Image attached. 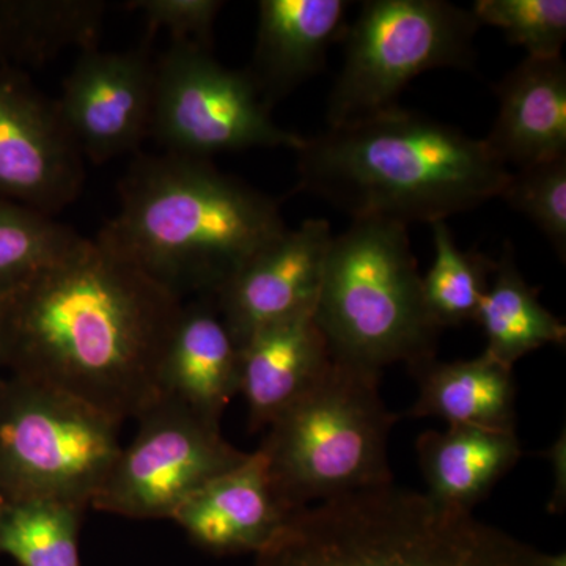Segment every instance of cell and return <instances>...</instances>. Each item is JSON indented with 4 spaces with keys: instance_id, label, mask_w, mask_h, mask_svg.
I'll list each match as a JSON object with an SVG mask.
<instances>
[{
    "instance_id": "obj_11",
    "label": "cell",
    "mask_w": 566,
    "mask_h": 566,
    "mask_svg": "<svg viewBox=\"0 0 566 566\" xmlns=\"http://www.w3.org/2000/svg\"><path fill=\"white\" fill-rule=\"evenodd\" d=\"M84 163L57 102L28 71L0 66V199L55 218L80 199Z\"/></svg>"
},
{
    "instance_id": "obj_10",
    "label": "cell",
    "mask_w": 566,
    "mask_h": 566,
    "mask_svg": "<svg viewBox=\"0 0 566 566\" xmlns=\"http://www.w3.org/2000/svg\"><path fill=\"white\" fill-rule=\"evenodd\" d=\"M136 420V436L122 447L93 510L132 520H172L191 495L249 455L223 439L221 423L169 397Z\"/></svg>"
},
{
    "instance_id": "obj_19",
    "label": "cell",
    "mask_w": 566,
    "mask_h": 566,
    "mask_svg": "<svg viewBox=\"0 0 566 566\" xmlns=\"http://www.w3.org/2000/svg\"><path fill=\"white\" fill-rule=\"evenodd\" d=\"M416 450L427 494L464 512H472L523 457L516 428L428 430L417 439Z\"/></svg>"
},
{
    "instance_id": "obj_14",
    "label": "cell",
    "mask_w": 566,
    "mask_h": 566,
    "mask_svg": "<svg viewBox=\"0 0 566 566\" xmlns=\"http://www.w3.org/2000/svg\"><path fill=\"white\" fill-rule=\"evenodd\" d=\"M292 515L275 494L266 461L256 449L191 495L172 521L205 553L256 556Z\"/></svg>"
},
{
    "instance_id": "obj_4",
    "label": "cell",
    "mask_w": 566,
    "mask_h": 566,
    "mask_svg": "<svg viewBox=\"0 0 566 566\" xmlns=\"http://www.w3.org/2000/svg\"><path fill=\"white\" fill-rule=\"evenodd\" d=\"M255 566H566V554L390 483L297 510Z\"/></svg>"
},
{
    "instance_id": "obj_29",
    "label": "cell",
    "mask_w": 566,
    "mask_h": 566,
    "mask_svg": "<svg viewBox=\"0 0 566 566\" xmlns=\"http://www.w3.org/2000/svg\"><path fill=\"white\" fill-rule=\"evenodd\" d=\"M554 472V490L551 495L549 512L564 513L566 504V434H558L556 442L543 453Z\"/></svg>"
},
{
    "instance_id": "obj_1",
    "label": "cell",
    "mask_w": 566,
    "mask_h": 566,
    "mask_svg": "<svg viewBox=\"0 0 566 566\" xmlns=\"http://www.w3.org/2000/svg\"><path fill=\"white\" fill-rule=\"evenodd\" d=\"M181 297L95 240L0 294V368L117 420L163 397Z\"/></svg>"
},
{
    "instance_id": "obj_3",
    "label": "cell",
    "mask_w": 566,
    "mask_h": 566,
    "mask_svg": "<svg viewBox=\"0 0 566 566\" xmlns=\"http://www.w3.org/2000/svg\"><path fill=\"white\" fill-rule=\"evenodd\" d=\"M120 208L96 243L181 297L214 296L285 232L281 207L211 159L137 155L118 182Z\"/></svg>"
},
{
    "instance_id": "obj_5",
    "label": "cell",
    "mask_w": 566,
    "mask_h": 566,
    "mask_svg": "<svg viewBox=\"0 0 566 566\" xmlns=\"http://www.w3.org/2000/svg\"><path fill=\"white\" fill-rule=\"evenodd\" d=\"M315 322L337 363L375 374L403 363L412 375L436 359L442 331L424 304L408 227L363 219L333 238Z\"/></svg>"
},
{
    "instance_id": "obj_16",
    "label": "cell",
    "mask_w": 566,
    "mask_h": 566,
    "mask_svg": "<svg viewBox=\"0 0 566 566\" xmlns=\"http://www.w3.org/2000/svg\"><path fill=\"white\" fill-rule=\"evenodd\" d=\"M240 352V394L248 405L251 431L270 427L289 411L333 363L315 308L263 327Z\"/></svg>"
},
{
    "instance_id": "obj_18",
    "label": "cell",
    "mask_w": 566,
    "mask_h": 566,
    "mask_svg": "<svg viewBox=\"0 0 566 566\" xmlns=\"http://www.w3.org/2000/svg\"><path fill=\"white\" fill-rule=\"evenodd\" d=\"M499 114L486 147L506 169L566 156L564 59H531L509 71L495 87Z\"/></svg>"
},
{
    "instance_id": "obj_15",
    "label": "cell",
    "mask_w": 566,
    "mask_h": 566,
    "mask_svg": "<svg viewBox=\"0 0 566 566\" xmlns=\"http://www.w3.org/2000/svg\"><path fill=\"white\" fill-rule=\"evenodd\" d=\"M352 2L262 0L248 73L268 109L323 71L327 51L344 39Z\"/></svg>"
},
{
    "instance_id": "obj_9",
    "label": "cell",
    "mask_w": 566,
    "mask_h": 566,
    "mask_svg": "<svg viewBox=\"0 0 566 566\" xmlns=\"http://www.w3.org/2000/svg\"><path fill=\"white\" fill-rule=\"evenodd\" d=\"M150 136L164 153L202 159L248 148L296 151L304 140L275 125L248 70L189 43H170L156 61Z\"/></svg>"
},
{
    "instance_id": "obj_6",
    "label": "cell",
    "mask_w": 566,
    "mask_h": 566,
    "mask_svg": "<svg viewBox=\"0 0 566 566\" xmlns=\"http://www.w3.org/2000/svg\"><path fill=\"white\" fill-rule=\"evenodd\" d=\"M381 374L333 359L318 385L270 424L259 447L290 513L390 485L387 442L400 416L379 394Z\"/></svg>"
},
{
    "instance_id": "obj_22",
    "label": "cell",
    "mask_w": 566,
    "mask_h": 566,
    "mask_svg": "<svg viewBox=\"0 0 566 566\" xmlns=\"http://www.w3.org/2000/svg\"><path fill=\"white\" fill-rule=\"evenodd\" d=\"M491 275L474 322L485 334L486 354L513 367L543 346L565 344V324L539 303L538 290L517 268L512 244H505Z\"/></svg>"
},
{
    "instance_id": "obj_25",
    "label": "cell",
    "mask_w": 566,
    "mask_h": 566,
    "mask_svg": "<svg viewBox=\"0 0 566 566\" xmlns=\"http://www.w3.org/2000/svg\"><path fill=\"white\" fill-rule=\"evenodd\" d=\"M84 240L43 212L0 199V294Z\"/></svg>"
},
{
    "instance_id": "obj_7",
    "label": "cell",
    "mask_w": 566,
    "mask_h": 566,
    "mask_svg": "<svg viewBox=\"0 0 566 566\" xmlns=\"http://www.w3.org/2000/svg\"><path fill=\"white\" fill-rule=\"evenodd\" d=\"M120 427L61 390L0 376V504L91 509L120 455Z\"/></svg>"
},
{
    "instance_id": "obj_24",
    "label": "cell",
    "mask_w": 566,
    "mask_h": 566,
    "mask_svg": "<svg viewBox=\"0 0 566 566\" xmlns=\"http://www.w3.org/2000/svg\"><path fill=\"white\" fill-rule=\"evenodd\" d=\"M434 260L422 277L424 304L439 329L475 322L494 262L476 251H461L446 221L431 223Z\"/></svg>"
},
{
    "instance_id": "obj_20",
    "label": "cell",
    "mask_w": 566,
    "mask_h": 566,
    "mask_svg": "<svg viewBox=\"0 0 566 566\" xmlns=\"http://www.w3.org/2000/svg\"><path fill=\"white\" fill-rule=\"evenodd\" d=\"M412 376L419 382V395L405 417H438L449 427H516L513 367L485 352L474 359L455 363L434 359Z\"/></svg>"
},
{
    "instance_id": "obj_12",
    "label": "cell",
    "mask_w": 566,
    "mask_h": 566,
    "mask_svg": "<svg viewBox=\"0 0 566 566\" xmlns=\"http://www.w3.org/2000/svg\"><path fill=\"white\" fill-rule=\"evenodd\" d=\"M136 50L80 52L57 102L77 148L93 164L132 155L150 136L156 61Z\"/></svg>"
},
{
    "instance_id": "obj_27",
    "label": "cell",
    "mask_w": 566,
    "mask_h": 566,
    "mask_svg": "<svg viewBox=\"0 0 566 566\" xmlns=\"http://www.w3.org/2000/svg\"><path fill=\"white\" fill-rule=\"evenodd\" d=\"M513 210L535 223L554 251L566 259V156L510 172L501 193Z\"/></svg>"
},
{
    "instance_id": "obj_28",
    "label": "cell",
    "mask_w": 566,
    "mask_h": 566,
    "mask_svg": "<svg viewBox=\"0 0 566 566\" xmlns=\"http://www.w3.org/2000/svg\"><path fill=\"white\" fill-rule=\"evenodd\" d=\"M221 0H134L126 9L137 11L147 25L145 43L156 33L166 31L172 43H189L212 51V36Z\"/></svg>"
},
{
    "instance_id": "obj_8",
    "label": "cell",
    "mask_w": 566,
    "mask_h": 566,
    "mask_svg": "<svg viewBox=\"0 0 566 566\" xmlns=\"http://www.w3.org/2000/svg\"><path fill=\"white\" fill-rule=\"evenodd\" d=\"M480 24L471 9L446 0H367L344 39V65L327 99L329 126L397 106L420 74L472 70Z\"/></svg>"
},
{
    "instance_id": "obj_23",
    "label": "cell",
    "mask_w": 566,
    "mask_h": 566,
    "mask_svg": "<svg viewBox=\"0 0 566 566\" xmlns=\"http://www.w3.org/2000/svg\"><path fill=\"white\" fill-rule=\"evenodd\" d=\"M87 510L55 501L0 504V556L20 566H82L80 532Z\"/></svg>"
},
{
    "instance_id": "obj_17",
    "label": "cell",
    "mask_w": 566,
    "mask_h": 566,
    "mask_svg": "<svg viewBox=\"0 0 566 566\" xmlns=\"http://www.w3.org/2000/svg\"><path fill=\"white\" fill-rule=\"evenodd\" d=\"M240 346L212 296L182 305L159 370L163 397L221 423L227 406L240 394Z\"/></svg>"
},
{
    "instance_id": "obj_2",
    "label": "cell",
    "mask_w": 566,
    "mask_h": 566,
    "mask_svg": "<svg viewBox=\"0 0 566 566\" xmlns=\"http://www.w3.org/2000/svg\"><path fill=\"white\" fill-rule=\"evenodd\" d=\"M297 191L353 221H447L501 197L510 172L486 147L415 111L394 106L329 126L296 150Z\"/></svg>"
},
{
    "instance_id": "obj_13",
    "label": "cell",
    "mask_w": 566,
    "mask_h": 566,
    "mask_svg": "<svg viewBox=\"0 0 566 566\" xmlns=\"http://www.w3.org/2000/svg\"><path fill=\"white\" fill-rule=\"evenodd\" d=\"M334 233L307 219L253 253L216 292V307L238 346L263 327L314 311Z\"/></svg>"
},
{
    "instance_id": "obj_26",
    "label": "cell",
    "mask_w": 566,
    "mask_h": 566,
    "mask_svg": "<svg viewBox=\"0 0 566 566\" xmlns=\"http://www.w3.org/2000/svg\"><path fill=\"white\" fill-rule=\"evenodd\" d=\"M471 11L480 28L501 29L509 43L526 50L527 57H562L565 0H476Z\"/></svg>"
},
{
    "instance_id": "obj_21",
    "label": "cell",
    "mask_w": 566,
    "mask_h": 566,
    "mask_svg": "<svg viewBox=\"0 0 566 566\" xmlns=\"http://www.w3.org/2000/svg\"><path fill=\"white\" fill-rule=\"evenodd\" d=\"M103 0H0V66L28 71L99 48Z\"/></svg>"
}]
</instances>
